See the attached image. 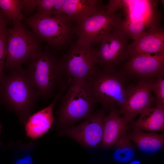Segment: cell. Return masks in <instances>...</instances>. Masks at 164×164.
<instances>
[{
  "label": "cell",
  "mask_w": 164,
  "mask_h": 164,
  "mask_svg": "<svg viewBox=\"0 0 164 164\" xmlns=\"http://www.w3.org/2000/svg\"><path fill=\"white\" fill-rule=\"evenodd\" d=\"M9 28L4 69L10 71L21 67L43 47L32 31L21 21H12Z\"/></svg>",
  "instance_id": "cell-7"
},
{
  "label": "cell",
  "mask_w": 164,
  "mask_h": 164,
  "mask_svg": "<svg viewBox=\"0 0 164 164\" xmlns=\"http://www.w3.org/2000/svg\"><path fill=\"white\" fill-rule=\"evenodd\" d=\"M68 83L60 90L51 104L29 117L24 124L27 136L33 139H37L49 131L54 120V106L68 87Z\"/></svg>",
  "instance_id": "cell-15"
},
{
  "label": "cell",
  "mask_w": 164,
  "mask_h": 164,
  "mask_svg": "<svg viewBox=\"0 0 164 164\" xmlns=\"http://www.w3.org/2000/svg\"><path fill=\"white\" fill-rule=\"evenodd\" d=\"M113 157L116 162L127 163L134 157L135 151L126 131L123 132L114 145Z\"/></svg>",
  "instance_id": "cell-20"
},
{
  "label": "cell",
  "mask_w": 164,
  "mask_h": 164,
  "mask_svg": "<svg viewBox=\"0 0 164 164\" xmlns=\"http://www.w3.org/2000/svg\"><path fill=\"white\" fill-rule=\"evenodd\" d=\"M23 19L39 41L47 43L54 50L65 48L74 34L72 22L62 15L42 17L35 14Z\"/></svg>",
  "instance_id": "cell-6"
},
{
  "label": "cell",
  "mask_w": 164,
  "mask_h": 164,
  "mask_svg": "<svg viewBox=\"0 0 164 164\" xmlns=\"http://www.w3.org/2000/svg\"><path fill=\"white\" fill-rule=\"evenodd\" d=\"M22 13L27 17L33 12L38 5V0H21Z\"/></svg>",
  "instance_id": "cell-26"
},
{
  "label": "cell",
  "mask_w": 164,
  "mask_h": 164,
  "mask_svg": "<svg viewBox=\"0 0 164 164\" xmlns=\"http://www.w3.org/2000/svg\"><path fill=\"white\" fill-rule=\"evenodd\" d=\"M128 59L121 70L129 79L151 80L164 74V54H138Z\"/></svg>",
  "instance_id": "cell-12"
},
{
  "label": "cell",
  "mask_w": 164,
  "mask_h": 164,
  "mask_svg": "<svg viewBox=\"0 0 164 164\" xmlns=\"http://www.w3.org/2000/svg\"><path fill=\"white\" fill-rule=\"evenodd\" d=\"M36 146L32 141L26 143H10L9 146L12 153L11 164H34L32 153Z\"/></svg>",
  "instance_id": "cell-21"
},
{
  "label": "cell",
  "mask_w": 164,
  "mask_h": 164,
  "mask_svg": "<svg viewBox=\"0 0 164 164\" xmlns=\"http://www.w3.org/2000/svg\"><path fill=\"white\" fill-rule=\"evenodd\" d=\"M139 118L133 123L134 129L149 131L164 130V109L157 108H147L140 113Z\"/></svg>",
  "instance_id": "cell-19"
},
{
  "label": "cell",
  "mask_w": 164,
  "mask_h": 164,
  "mask_svg": "<svg viewBox=\"0 0 164 164\" xmlns=\"http://www.w3.org/2000/svg\"><path fill=\"white\" fill-rule=\"evenodd\" d=\"M56 0H38L37 11L35 14L42 17L53 15L54 5Z\"/></svg>",
  "instance_id": "cell-25"
},
{
  "label": "cell",
  "mask_w": 164,
  "mask_h": 164,
  "mask_svg": "<svg viewBox=\"0 0 164 164\" xmlns=\"http://www.w3.org/2000/svg\"><path fill=\"white\" fill-rule=\"evenodd\" d=\"M127 59L138 54H164V29L159 26L150 28L128 46Z\"/></svg>",
  "instance_id": "cell-14"
},
{
  "label": "cell",
  "mask_w": 164,
  "mask_h": 164,
  "mask_svg": "<svg viewBox=\"0 0 164 164\" xmlns=\"http://www.w3.org/2000/svg\"><path fill=\"white\" fill-rule=\"evenodd\" d=\"M0 97L24 125L40 96L29 80L26 70L20 67L11 70L5 75L0 85Z\"/></svg>",
  "instance_id": "cell-3"
},
{
  "label": "cell",
  "mask_w": 164,
  "mask_h": 164,
  "mask_svg": "<svg viewBox=\"0 0 164 164\" xmlns=\"http://www.w3.org/2000/svg\"><path fill=\"white\" fill-rule=\"evenodd\" d=\"M164 74L152 80L150 87L154 93L157 108L164 109Z\"/></svg>",
  "instance_id": "cell-24"
},
{
  "label": "cell",
  "mask_w": 164,
  "mask_h": 164,
  "mask_svg": "<svg viewBox=\"0 0 164 164\" xmlns=\"http://www.w3.org/2000/svg\"><path fill=\"white\" fill-rule=\"evenodd\" d=\"M116 67L98 68L85 82L96 103L101 104L104 110L121 107L130 94L134 85Z\"/></svg>",
  "instance_id": "cell-1"
},
{
  "label": "cell",
  "mask_w": 164,
  "mask_h": 164,
  "mask_svg": "<svg viewBox=\"0 0 164 164\" xmlns=\"http://www.w3.org/2000/svg\"><path fill=\"white\" fill-rule=\"evenodd\" d=\"M105 6L102 0H65L62 15L77 23L91 15L104 9Z\"/></svg>",
  "instance_id": "cell-16"
},
{
  "label": "cell",
  "mask_w": 164,
  "mask_h": 164,
  "mask_svg": "<svg viewBox=\"0 0 164 164\" xmlns=\"http://www.w3.org/2000/svg\"><path fill=\"white\" fill-rule=\"evenodd\" d=\"M27 62V75L40 97L47 98L52 96L68 81L65 82L67 78L61 59L52 49L43 47Z\"/></svg>",
  "instance_id": "cell-2"
},
{
  "label": "cell",
  "mask_w": 164,
  "mask_h": 164,
  "mask_svg": "<svg viewBox=\"0 0 164 164\" xmlns=\"http://www.w3.org/2000/svg\"><path fill=\"white\" fill-rule=\"evenodd\" d=\"M2 128V126L1 123H0V136L1 133ZM4 149V147L3 146V145H2L1 142L0 141V149Z\"/></svg>",
  "instance_id": "cell-27"
},
{
  "label": "cell",
  "mask_w": 164,
  "mask_h": 164,
  "mask_svg": "<svg viewBox=\"0 0 164 164\" xmlns=\"http://www.w3.org/2000/svg\"><path fill=\"white\" fill-rule=\"evenodd\" d=\"M104 111L102 108L77 125L63 129L60 134L73 138L85 147H98L102 139Z\"/></svg>",
  "instance_id": "cell-10"
},
{
  "label": "cell",
  "mask_w": 164,
  "mask_h": 164,
  "mask_svg": "<svg viewBox=\"0 0 164 164\" xmlns=\"http://www.w3.org/2000/svg\"><path fill=\"white\" fill-rule=\"evenodd\" d=\"M152 80L140 81L134 85L129 96L119 108L120 114L129 122L144 110L152 108L154 103L155 97L150 87Z\"/></svg>",
  "instance_id": "cell-13"
},
{
  "label": "cell",
  "mask_w": 164,
  "mask_h": 164,
  "mask_svg": "<svg viewBox=\"0 0 164 164\" xmlns=\"http://www.w3.org/2000/svg\"><path fill=\"white\" fill-rule=\"evenodd\" d=\"M132 140L142 152L147 153L156 152L162 149L164 145V134L143 132L134 129L128 134Z\"/></svg>",
  "instance_id": "cell-18"
},
{
  "label": "cell",
  "mask_w": 164,
  "mask_h": 164,
  "mask_svg": "<svg viewBox=\"0 0 164 164\" xmlns=\"http://www.w3.org/2000/svg\"><path fill=\"white\" fill-rule=\"evenodd\" d=\"M156 1L145 0H109L108 9L115 12L122 9L124 17L119 28L134 40L149 29L159 26L160 16Z\"/></svg>",
  "instance_id": "cell-4"
},
{
  "label": "cell",
  "mask_w": 164,
  "mask_h": 164,
  "mask_svg": "<svg viewBox=\"0 0 164 164\" xmlns=\"http://www.w3.org/2000/svg\"><path fill=\"white\" fill-rule=\"evenodd\" d=\"M8 22L0 9V71L4 69L9 36Z\"/></svg>",
  "instance_id": "cell-23"
},
{
  "label": "cell",
  "mask_w": 164,
  "mask_h": 164,
  "mask_svg": "<svg viewBox=\"0 0 164 164\" xmlns=\"http://www.w3.org/2000/svg\"><path fill=\"white\" fill-rule=\"evenodd\" d=\"M96 50L91 44L78 39L72 43L61 59L66 78L71 80L86 82L98 68Z\"/></svg>",
  "instance_id": "cell-8"
},
{
  "label": "cell",
  "mask_w": 164,
  "mask_h": 164,
  "mask_svg": "<svg viewBox=\"0 0 164 164\" xmlns=\"http://www.w3.org/2000/svg\"><path fill=\"white\" fill-rule=\"evenodd\" d=\"M130 39L119 27L111 32L100 41L96 51L98 65L101 68H117L127 59Z\"/></svg>",
  "instance_id": "cell-11"
},
{
  "label": "cell",
  "mask_w": 164,
  "mask_h": 164,
  "mask_svg": "<svg viewBox=\"0 0 164 164\" xmlns=\"http://www.w3.org/2000/svg\"><path fill=\"white\" fill-rule=\"evenodd\" d=\"M68 87L57 113V123L62 127L85 119L92 114L96 104L85 82L70 80Z\"/></svg>",
  "instance_id": "cell-5"
},
{
  "label": "cell",
  "mask_w": 164,
  "mask_h": 164,
  "mask_svg": "<svg viewBox=\"0 0 164 164\" xmlns=\"http://www.w3.org/2000/svg\"><path fill=\"white\" fill-rule=\"evenodd\" d=\"M129 122L116 109L111 110L104 119L101 148L106 149L114 145L122 134L127 131Z\"/></svg>",
  "instance_id": "cell-17"
},
{
  "label": "cell",
  "mask_w": 164,
  "mask_h": 164,
  "mask_svg": "<svg viewBox=\"0 0 164 164\" xmlns=\"http://www.w3.org/2000/svg\"><path fill=\"white\" fill-rule=\"evenodd\" d=\"M120 13L105 9L97 12L76 24L74 34L78 39L91 44L100 42L111 32L118 28L123 18Z\"/></svg>",
  "instance_id": "cell-9"
},
{
  "label": "cell",
  "mask_w": 164,
  "mask_h": 164,
  "mask_svg": "<svg viewBox=\"0 0 164 164\" xmlns=\"http://www.w3.org/2000/svg\"><path fill=\"white\" fill-rule=\"evenodd\" d=\"M0 9L8 22L23 19L21 0H0Z\"/></svg>",
  "instance_id": "cell-22"
}]
</instances>
